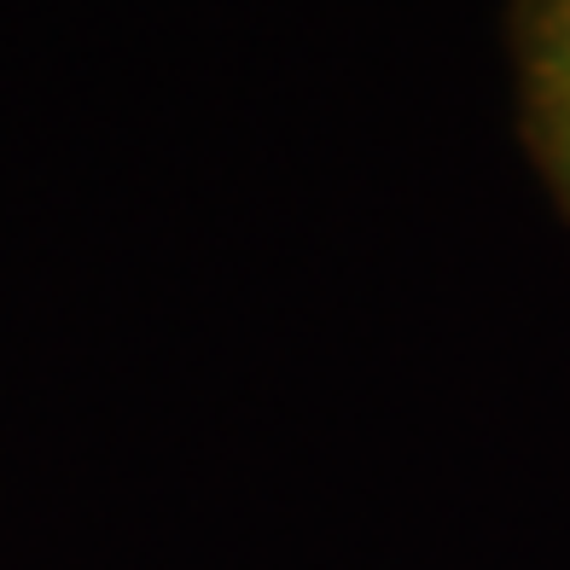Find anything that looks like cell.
I'll use <instances>...</instances> for the list:
<instances>
[{"mask_svg": "<svg viewBox=\"0 0 570 570\" xmlns=\"http://www.w3.org/2000/svg\"><path fill=\"white\" fill-rule=\"evenodd\" d=\"M564 12H570V7H564Z\"/></svg>", "mask_w": 570, "mask_h": 570, "instance_id": "obj_2", "label": "cell"}, {"mask_svg": "<svg viewBox=\"0 0 570 570\" xmlns=\"http://www.w3.org/2000/svg\"><path fill=\"white\" fill-rule=\"evenodd\" d=\"M535 111H541V128H548L553 169L570 187V12L548 23V41L535 53Z\"/></svg>", "mask_w": 570, "mask_h": 570, "instance_id": "obj_1", "label": "cell"}]
</instances>
